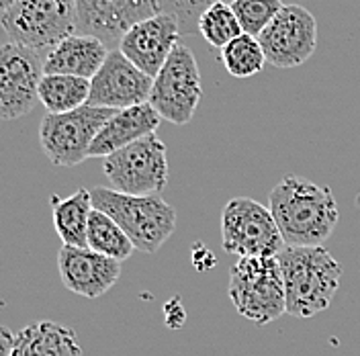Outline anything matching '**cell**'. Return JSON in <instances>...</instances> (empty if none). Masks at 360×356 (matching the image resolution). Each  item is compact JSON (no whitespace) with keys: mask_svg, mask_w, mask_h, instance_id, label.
I'll use <instances>...</instances> for the list:
<instances>
[{"mask_svg":"<svg viewBox=\"0 0 360 356\" xmlns=\"http://www.w3.org/2000/svg\"><path fill=\"white\" fill-rule=\"evenodd\" d=\"M276 260L285 281L287 315L307 319L332 305L340 287L342 267L323 246H285Z\"/></svg>","mask_w":360,"mask_h":356,"instance_id":"2","label":"cell"},{"mask_svg":"<svg viewBox=\"0 0 360 356\" xmlns=\"http://www.w3.org/2000/svg\"><path fill=\"white\" fill-rule=\"evenodd\" d=\"M49 203H51L53 227L64 246L89 248V222L90 213L94 209L90 191L78 189L66 199L51 195Z\"/></svg>","mask_w":360,"mask_h":356,"instance_id":"19","label":"cell"},{"mask_svg":"<svg viewBox=\"0 0 360 356\" xmlns=\"http://www.w3.org/2000/svg\"><path fill=\"white\" fill-rule=\"evenodd\" d=\"M217 2H231V0H156L158 13L174 17L179 21L182 35L199 33L201 15Z\"/></svg>","mask_w":360,"mask_h":356,"instance_id":"25","label":"cell"},{"mask_svg":"<svg viewBox=\"0 0 360 356\" xmlns=\"http://www.w3.org/2000/svg\"><path fill=\"white\" fill-rule=\"evenodd\" d=\"M103 170L117 193L160 195L168 184V150L156 134L146 135L105 158Z\"/></svg>","mask_w":360,"mask_h":356,"instance_id":"7","label":"cell"},{"mask_svg":"<svg viewBox=\"0 0 360 356\" xmlns=\"http://www.w3.org/2000/svg\"><path fill=\"white\" fill-rule=\"evenodd\" d=\"M154 78L131 64L119 49H111L105 64L90 80L89 105L123 111L150 103Z\"/></svg>","mask_w":360,"mask_h":356,"instance_id":"12","label":"cell"},{"mask_svg":"<svg viewBox=\"0 0 360 356\" xmlns=\"http://www.w3.org/2000/svg\"><path fill=\"white\" fill-rule=\"evenodd\" d=\"M221 246L240 258H276L285 240L270 207L250 197H236L227 201L221 213Z\"/></svg>","mask_w":360,"mask_h":356,"instance_id":"6","label":"cell"},{"mask_svg":"<svg viewBox=\"0 0 360 356\" xmlns=\"http://www.w3.org/2000/svg\"><path fill=\"white\" fill-rule=\"evenodd\" d=\"M0 25L11 42L33 51H51L78 33L76 0H17L2 11Z\"/></svg>","mask_w":360,"mask_h":356,"instance_id":"5","label":"cell"},{"mask_svg":"<svg viewBox=\"0 0 360 356\" xmlns=\"http://www.w3.org/2000/svg\"><path fill=\"white\" fill-rule=\"evenodd\" d=\"M89 248L117 262L131 258V254L135 252L134 242L119 227V223L98 209H92L90 213Z\"/></svg>","mask_w":360,"mask_h":356,"instance_id":"21","label":"cell"},{"mask_svg":"<svg viewBox=\"0 0 360 356\" xmlns=\"http://www.w3.org/2000/svg\"><path fill=\"white\" fill-rule=\"evenodd\" d=\"M90 197L94 209L119 223L137 252L156 254L176 229V211L160 195L134 197L107 186H94Z\"/></svg>","mask_w":360,"mask_h":356,"instance_id":"3","label":"cell"},{"mask_svg":"<svg viewBox=\"0 0 360 356\" xmlns=\"http://www.w3.org/2000/svg\"><path fill=\"white\" fill-rule=\"evenodd\" d=\"M199 33L201 37L215 49H224L229 42L240 37L242 25L238 21L236 13L231 11L229 2H217L207 8L199 19Z\"/></svg>","mask_w":360,"mask_h":356,"instance_id":"23","label":"cell"},{"mask_svg":"<svg viewBox=\"0 0 360 356\" xmlns=\"http://www.w3.org/2000/svg\"><path fill=\"white\" fill-rule=\"evenodd\" d=\"M58 270L68 291L86 299H98L119 281L121 262L90 248L62 246L58 254Z\"/></svg>","mask_w":360,"mask_h":356,"instance_id":"15","label":"cell"},{"mask_svg":"<svg viewBox=\"0 0 360 356\" xmlns=\"http://www.w3.org/2000/svg\"><path fill=\"white\" fill-rule=\"evenodd\" d=\"M117 111L84 105L76 111L51 115L47 113L39 127V141L45 156L53 166L72 168L89 158L90 146L105 123Z\"/></svg>","mask_w":360,"mask_h":356,"instance_id":"8","label":"cell"},{"mask_svg":"<svg viewBox=\"0 0 360 356\" xmlns=\"http://www.w3.org/2000/svg\"><path fill=\"white\" fill-rule=\"evenodd\" d=\"M229 6L242 25V31L258 37L285 4L283 0H231Z\"/></svg>","mask_w":360,"mask_h":356,"instance_id":"24","label":"cell"},{"mask_svg":"<svg viewBox=\"0 0 360 356\" xmlns=\"http://www.w3.org/2000/svg\"><path fill=\"white\" fill-rule=\"evenodd\" d=\"M44 62L39 51L13 42L0 44V119H19L35 109Z\"/></svg>","mask_w":360,"mask_h":356,"instance_id":"11","label":"cell"},{"mask_svg":"<svg viewBox=\"0 0 360 356\" xmlns=\"http://www.w3.org/2000/svg\"><path fill=\"white\" fill-rule=\"evenodd\" d=\"M76 8L78 33L98 37L115 49L134 25L158 15L156 0H76Z\"/></svg>","mask_w":360,"mask_h":356,"instance_id":"13","label":"cell"},{"mask_svg":"<svg viewBox=\"0 0 360 356\" xmlns=\"http://www.w3.org/2000/svg\"><path fill=\"white\" fill-rule=\"evenodd\" d=\"M160 123H162V117L150 103L117 111L94 137L89 158L111 156L117 150L135 144L137 139L156 134Z\"/></svg>","mask_w":360,"mask_h":356,"instance_id":"16","label":"cell"},{"mask_svg":"<svg viewBox=\"0 0 360 356\" xmlns=\"http://www.w3.org/2000/svg\"><path fill=\"white\" fill-rule=\"evenodd\" d=\"M270 66L291 70L305 64L317 47V21L301 4H285L258 35Z\"/></svg>","mask_w":360,"mask_h":356,"instance_id":"10","label":"cell"},{"mask_svg":"<svg viewBox=\"0 0 360 356\" xmlns=\"http://www.w3.org/2000/svg\"><path fill=\"white\" fill-rule=\"evenodd\" d=\"M180 37L182 33L179 21L170 15L158 13L154 17L134 25L123 35L117 49L141 72L156 78L158 72L179 45Z\"/></svg>","mask_w":360,"mask_h":356,"instance_id":"14","label":"cell"},{"mask_svg":"<svg viewBox=\"0 0 360 356\" xmlns=\"http://www.w3.org/2000/svg\"><path fill=\"white\" fill-rule=\"evenodd\" d=\"M109 51L111 49L98 37L76 33V35L66 37L62 44H58L51 51L45 53L44 72L92 80L94 74L105 64Z\"/></svg>","mask_w":360,"mask_h":356,"instance_id":"17","label":"cell"},{"mask_svg":"<svg viewBox=\"0 0 360 356\" xmlns=\"http://www.w3.org/2000/svg\"><path fill=\"white\" fill-rule=\"evenodd\" d=\"M221 64L233 78H250L262 72L266 64L264 49L258 42V37L242 33L233 42L225 45L221 49Z\"/></svg>","mask_w":360,"mask_h":356,"instance_id":"22","label":"cell"},{"mask_svg":"<svg viewBox=\"0 0 360 356\" xmlns=\"http://www.w3.org/2000/svg\"><path fill=\"white\" fill-rule=\"evenodd\" d=\"M11 356H80V344L72 328L41 319L15 334Z\"/></svg>","mask_w":360,"mask_h":356,"instance_id":"18","label":"cell"},{"mask_svg":"<svg viewBox=\"0 0 360 356\" xmlns=\"http://www.w3.org/2000/svg\"><path fill=\"white\" fill-rule=\"evenodd\" d=\"M227 293L236 312L258 326L287 313L285 281L276 258H240L229 268Z\"/></svg>","mask_w":360,"mask_h":356,"instance_id":"4","label":"cell"},{"mask_svg":"<svg viewBox=\"0 0 360 356\" xmlns=\"http://www.w3.org/2000/svg\"><path fill=\"white\" fill-rule=\"evenodd\" d=\"M13 346H15V334L6 326H0V356H11Z\"/></svg>","mask_w":360,"mask_h":356,"instance_id":"26","label":"cell"},{"mask_svg":"<svg viewBox=\"0 0 360 356\" xmlns=\"http://www.w3.org/2000/svg\"><path fill=\"white\" fill-rule=\"evenodd\" d=\"M15 2H17V0H0V8H2V11H6V8H8V6H13Z\"/></svg>","mask_w":360,"mask_h":356,"instance_id":"27","label":"cell"},{"mask_svg":"<svg viewBox=\"0 0 360 356\" xmlns=\"http://www.w3.org/2000/svg\"><path fill=\"white\" fill-rule=\"evenodd\" d=\"M37 94L39 103L51 115L76 111L89 105L90 80L66 74H44Z\"/></svg>","mask_w":360,"mask_h":356,"instance_id":"20","label":"cell"},{"mask_svg":"<svg viewBox=\"0 0 360 356\" xmlns=\"http://www.w3.org/2000/svg\"><path fill=\"white\" fill-rule=\"evenodd\" d=\"M202 98L201 72L188 45L179 44L156 74L150 105L162 121L186 125L193 121Z\"/></svg>","mask_w":360,"mask_h":356,"instance_id":"9","label":"cell"},{"mask_svg":"<svg viewBox=\"0 0 360 356\" xmlns=\"http://www.w3.org/2000/svg\"><path fill=\"white\" fill-rule=\"evenodd\" d=\"M269 207L285 246L315 248L336 229L338 203L334 193L303 177H287L270 191Z\"/></svg>","mask_w":360,"mask_h":356,"instance_id":"1","label":"cell"}]
</instances>
